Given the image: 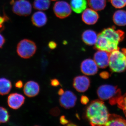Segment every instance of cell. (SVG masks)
<instances>
[{
    "label": "cell",
    "instance_id": "obj_7",
    "mask_svg": "<svg viewBox=\"0 0 126 126\" xmlns=\"http://www.w3.org/2000/svg\"><path fill=\"white\" fill-rule=\"evenodd\" d=\"M72 8L67 2L60 1L55 2L53 6V11L55 16L60 19H64L70 15Z\"/></svg>",
    "mask_w": 126,
    "mask_h": 126
},
{
    "label": "cell",
    "instance_id": "obj_20",
    "mask_svg": "<svg viewBox=\"0 0 126 126\" xmlns=\"http://www.w3.org/2000/svg\"><path fill=\"white\" fill-rule=\"evenodd\" d=\"M12 88L11 82L5 78H0V95L4 96L9 93Z\"/></svg>",
    "mask_w": 126,
    "mask_h": 126
},
{
    "label": "cell",
    "instance_id": "obj_15",
    "mask_svg": "<svg viewBox=\"0 0 126 126\" xmlns=\"http://www.w3.org/2000/svg\"><path fill=\"white\" fill-rule=\"evenodd\" d=\"M31 21L35 26L38 27H43L47 23V16L43 12H36L32 16Z\"/></svg>",
    "mask_w": 126,
    "mask_h": 126
},
{
    "label": "cell",
    "instance_id": "obj_17",
    "mask_svg": "<svg viewBox=\"0 0 126 126\" xmlns=\"http://www.w3.org/2000/svg\"><path fill=\"white\" fill-rule=\"evenodd\" d=\"M113 20L115 24L119 26L126 25V11L123 10L116 11L113 16Z\"/></svg>",
    "mask_w": 126,
    "mask_h": 126
},
{
    "label": "cell",
    "instance_id": "obj_35",
    "mask_svg": "<svg viewBox=\"0 0 126 126\" xmlns=\"http://www.w3.org/2000/svg\"><path fill=\"white\" fill-rule=\"evenodd\" d=\"M64 93V91L63 89H60L59 90L58 92V94L59 95L61 96V95H63Z\"/></svg>",
    "mask_w": 126,
    "mask_h": 126
},
{
    "label": "cell",
    "instance_id": "obj_8",
    "mask_svg": "<svg viewBox=\"0 0 126 126\" xmlns=\"http://www.w3.org/2000/svg\"><path fill=\"white\" fill-rule=\"evenodd\" d=\"M77 97L75 94L70 91H65L61 95L59 99L60 106L66 109L73 107L76 104Z\"/></svg>",
    "mask_w": 126,
    "mask_h": 126
},
{
    "label": "cell",
    "instance_id": "obj_5",
    "mask_svg": "<svg viewBox=\"0 0 126 126\" xmlns=\"http://www.w3.org/2000/svg\"><path fill=\"white\" fill-rule=\"evenodd\" d=\"M37 47L33 41L27 39L20 41L16 47V52L21 58L25 59L30 58L36 53Z\"/></svg>",
    "mask_w": 126,
    "mask_h": 126
},
{
    "label": "cell",
    "instance_id": "obj_18",
    "mask_svg": "<svg viewBox=\"0 0 126 126\" xmlns=\"http://www.w3.org/2000/svg\"><path fill=\"white\" fill-rule=\"evenodd\" d=\"M70 4L72 10L77 14H80L87 7L86 0H72Z\"/></svg>",
    "mask_w": 126,
    "mask_h": 126
},
{
    "label": "cell",
    "instance_id": "obj_3",
    "mask_svg": "<svg viewBox=\"0 0 126 126\" xmlns=\"http://www.w3.org/2000/svg\"><path fill=\"white\" fill-rule=\"evenodd\" d=\"M109 66L112 72L121 73L126 70V49L116 50L109 54Z\"/></svg>",
    "mask_w": 126,
    "mask_h": 126
},
{
    "label": "cell",
    "instance_id": "obj_31",
    "mask_svg": "<svg viewBox=\"0 0 126 126\" xmlns=\"http://www.w3.org/2000/svg\"><path fill=\"white\" fill-rule=\"evenodd\" d=\"M48 46L50 49H53L57 47V44L54 41H51L48 43Z\"/></svg>",
    "mask_w": 126,
    "mask_h": 126
},
{
    "label": "cell",
    "instance_id": "obj_9",
    "mask_svg": "<svg viewBox=\"0 0 126 126\" xmlns=\"http://www.w3.org/2000/svg\"><path fill=\"white\" fill-rule=\"evenodd\" d=\"M98 66L94 60L91 59H86L82 61L81 65L82 73L87 75H93L97 73Z\"/></svg>",
    "mask_w": 126,
    "mask_h": 126
},
{
    "label": "cell",
    "instance_id": "obj_28",
    "mask_svg": "<svg viewBox=\"0 0 126 126\" xmlns=\"http://www.w3.org/2000/svg\"><path fill=\"white\" fill-rule=\"evenodd\" d=\"M60 111L59 109L58 108H53L50 111V113L51 115L54 116H58L60 114Z\"/></svg>",
    "mask_w": 126,
    "mask_h": 126
},
{
    "label": "cell",
    "instance_id": "obj_23",
    "mask_svg": "<svg viewBox=\"0 0 126 126\" xmlns=\"http://www.w3.org/2000/svg\"><path fill=\"white\" fill-rule=\"evenodd\" d=\"M10 115L6 109L0 107V123H4L9 121Z\"/></svg>",
    "mask_w": 126,
    "mask_h": 126
},
{
    "label": "cell",
    "instance_id": "obj_30",
    "mask_svg": "<svg viewBox=\"0 0 126 126\" xmlns=\"http://www.w3.org/2000/svg\"><path fill=\"white\" fill-rule=\"evenodd\" d=\"M51 85L53 87H57L60 85L59 81L56 79H53L51 80Z\"/></svg>",
    "mask_w": 126,
    "mask_h": 126
},
{
    "label": "cell",
    "instance_id": "obj_22",
    "mask_svg": "<svg viewBox=\"0 0 126 126\" xmlns=\"http://www.w3.org/2000/svg\"><path fill=\"white\" fill-rule=\"evenodd\" d=\"M50 4V0H34L33 7L35 10L45 11L49 8Z\"/></svg>",
    "mask_w": 126,
    "mask_h": 126
},
{
    "label": "cell",
    "instance_id": "obj_10",
    "mask_svg": "<svg viewBox=\"0 0 126 126\" xmlns=\"http://www.w3.org/2000/svg\"><path fill=\"white\" fill-rule=\"evenodd\" d=\"M7 103L10 108L17 110L20 108L25 101V97L22 94L18 93H13L7 97Z\"/></svg>",
    "mask_w": 126,
    "mask_h": 126
},
{
    "label": "cell",
    "instance_id": "obj_2",
    "mask_svg": "<svg viewBox=\"0 0 126 126\" xmlns=\"http://www.w3.org/2000/svg\"><path fill=\"white\" fill-rule=\"evenodd\" d=\"M109 115L107 109L102 100L93 101L86 109V118L92 126H105Z\"/></svg>",
    "mask_w": 126,
    "mask_h": 126
},
{
    "label": "cell",
    "instance_id": "obj_29",
    "mask_svg": "<svg viewBox=\"0 0 126 126\" xmlns=\"http://www.w3.org/2000/svg\"><path fill=\"white\" fill-rule=\"evenodd\" d=\"M60 123L63 125H65L68 123V121L65 118V117L64 116H61L60 117Z\"/></svg>",
    "mask_w": 126,
    "mask_h": 126
},
{
    "label": "cell",
    "instance_id": "obj_27",
    "mask_svg": "<svg viewBox=\"0 0 126 126\" xmlns=\"http://www.w3.org/2000/svg\"><path fill=\"white\" fill-rule=\"evenodd\" d=\"M80 101L82 104L86 105L89 102L88 98L85 95H83L81 97Z\"/></svg>",
    "mask_w": 126,
    "mask_h": 126
},
{
    "label": "cell",
    "instance_id": "obj_14",
    "mask_svg": "<svg viewBox=\"0 0 126 126\" xmlns=\"http://www.w3.org/2000/svg\"><path fill=\"white\" fill-rule=\"evenodd\" d=\"M23 91L25 95L27 96L33 97L39 94L40 86L35 81H28L24 86Z\"/></svg>",
    "mask_w": 126,
    "mask_h": 126
},
{
    "label": "cell",
    "instance_id": "obj_11",
    "mask_svg": "<svg viewBox=\"0 0 126 126\" xmlns=\"http://www.w3.org/2000/svg\"><path fill=\"white\" fill-rule=\"evenodd\" d=\"M90 86V80L85 76H79L73 79V86L78 92L83 93L88 89Z\"/></svg>",
    "mask_w": 126,
    "mask_h": 126
},
{
    "label": "cell",
    "instance_id": "obj_34",
    "mask_svg": "<svg viewBox=\"0 0 126 126\" xmlns=\"http://www.w3.org/2000/svg\"><path fill=\"white\" fill-rule=\"evenodd\" d=\"M101 77L103 79H107L109 77V75L108 73L106 72H103L101 73L100 74Z\"/></svg>",
    "mask_w": 126,
    "mask_h": 126
},
{
    "label": "cell",
    "instance_id": "obj_4",
    "mask_svg": "<svg viewBox=\"0 0 126 126\" xmlns=\"http://www.w3.org/2000/svg\"><path fill=\"white\" fill-rule=\"evenodd\" d=\"M98 96L102 100H109L112 105L117 103L121 95V90L117 87L112 85H102L97 91Z\"/></svg>",
    "mask_w": 126,
    "mask_h": 126
},
{
    "label": "cell",
    "instance_id": "obj_33",
    "mask_svg": "<svg viewBox=\"0 0 126 126\" xmlns=\"http://www.w3.org/2000/svg\"><path fill=\"white\" fill-rule=\"evenodd\" d=\"M5 42V38L1 34H0V48H2V46Z\"/></svg>",
    "mask_w": 126,
    "mask_h": 126
},
{
    "label": "cell",
    "instance_id": "obj_1",
    "mask_svg": "<svg viewBox=\"0 0 126 126\" xmlns=\"http://www.w3.org/2000/svg\"><path fill=\"white\" fill-rule=\"evenodd\" d=\"M125 33L115 28L105 29L98 34L94 48L98 50H104L108 53L119 49V43L124 39Z\"/></svg>",
    "mask_w": 126,
    "mask_h": 126
},
{
    "label": "cell",
    "instance_id": "obj_16",
    "mask_svg": "<svg viewBox=\"0 0 126 126\" xmlns=\"http://www.w3.org/2000/svg\"><path fill=\"white\" fill-rule=\"evenodd\" d=\"M97 39L96 33L92 30H86L82 34V40L84 43L88 45H94L96 43Z\"/></svg>",
    "mask_w": 126,
    "mask_h": 126
},
{
    "label": "cell",
    "instance_id": "obj_19",
    "mask_svg": "<svg viewBox=\"0 0 126 126\" xmlns=\"http://www.w3.org/2000/svg\"><path fill=\"white\" fill-rule=\"evenodd\" d=\"M106 126H126V120L120 116L110 115Z\"/></svg>",
    "mask_w": 126,
    "mask_h": 126
},
{
    "label": "cell",
    "instance_id": "obj_26",
    "mask_svg": "<svg viewBox=\"0 0 126 126\" xmlns=\"http://www.w3.org/2000/svg\"><path fill=\"white\" fill-rule=\"evenodd\" d=\"M9 19L8 16L5 14H4L3 16L0 15V32L2 31L4 29V24Z\"/></svg>",
    "mask_w": 126,
    "mask_h": 126
},
{
    "label": "cell",
    "instance_id": "obj_24",
    "mask_svg": "<svg viewBox=\"0 0 126 126\" xmlns=\"http://www.w3.org/2000/svg\"><path fill=\"white\" fill-rule=\"evenodd\" d=\"M117 103L118 107L123 110L126 116V94L119 97Z\"/></svg>",
    "mask_w": 126,
    "mask_h": 126
},
{
    "label": "cell",
    "instance_id": "obj_12",
    "mask_svg": "<svg viewBox=\"0 0 126 126\" xmlns=\"http://www.w3.org/2000/svg\"><path fill=\"white\" fill-rule=\"evenodd\" d=\"M110 53L104 50H98L94 54V59L98 67L102 68L107 67L109 64Z\"/></svg>",
    "mask_w": 126,
    "mask_h": 126
},
{
    "label": "cell",
    "instance_id": "obj_21",
    "mask_svg": "<svg viewBox=\"0 0 126 126\" xmlns=\"http://www.w3.org/2000/svg\"><path fill=\"white\" fill-rule=\"evenodd\" d=\"M89 6L95 11L103 10L106 5V0H87Z\"/></svg>",
    "mask_w": 126,
    "mask_h": 126
},
{
    "label": "cell",
    "instance_id": "obj_25",
    "mask_svg": "<svg viewBox=\"0 0 126 126\" xmlns=\"http://www.w3.org/2000/svg\"><path fill=\"white\" fill-rule=\"evenodd\" d=\"M111 4L116 8L121 9L126 5V0H110Z\"/></svg>",
    "mask_w": 126,
    "mask_h": 126
},
{
    "label": "cell",
    "instance_id": "obj_32",
    "mask_svg": "<svg viewBox=\"0 0 126 126\" xmlns=\"http://www.w3.org/2000/svg\"><path fill=\"white\" fill-rule=\"evenodd\" d=\"M23 82L21 80L17 81L15 84V87L17 89L21 88L23 87Z\"/></svg>",
    "mask_w": 126,
    "mask_h": 126
},
{
    "label": "cell",
    "instance_id": "obj_36",
    "mask_svg": "<svg viewBox=\"0 0 126 126\" xmlns=\"http://www.w3.org/2000/svg\"><path fill=\"white\" fill-rule=\"evenodd\" d=\"M52 1H56L57 0H52Z\"/></svg>",
    "mask_w": 126,
    "mask_h": 126
},
{
    "label": "cell",
    "instance_id": "obj_13",
    "mask_svg": "<svg viewBox=\"0 0 126 126\" xmlns=\"http://www.w3.org/2000/svg\"><path fill=\"white\" fill-rule=\"evenodd\" d=\"M99 16L96 12L93 9H87L84 11L82 15V20L88 25H94L97 23Z\"/></svg>",
    "mask_w": 126,
    "mask_h": 126
},
{
    "label": "cell",
    "instance_id": "obj_6",
    "mask_svg": "<svg viewBox=\"0 0 126 126\" xmlns=\"http://www.w3.org/2000/svg\"><path fill=\"white\" fill-rule=\"evenodd\" d=\"M12 11L15 14L20 16H27L31 14L32 6L27 0H12Z\"/></svg>",
    "mask_w": 126,
    "mask_h": 126
}]
</instances>
